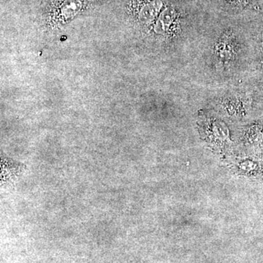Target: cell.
Instances as JSON below:
<instances>
[{"instance_id": "cell-1", "label": "cell", "mask_w": 263, "mask_h": 263, "mask_svg": "<svg viewBox=\"0 0 263 263\" xmlns=\"http://www.w3.org/2000/svg\"><path fill=\"white\" fill-rule=\"evenodd\" d=\"M161 7H162V3L158 0L145 3L141 7L139 13H138L140 20L143 22H146V23L152 22L158 14Z\"/></svg>"}, {"instance_id": "cell-2", "label": "cell", "mask_w": 263, "mask_h": 263, "mask_svg": "<svg viewBox=\"0 0 263 263\" xmlns=\"http://www.w3.org/2000/svg\"><path fill=\"white\" fill-rule=\"evenodd\" d=\"M177 13L172 8H167L161 13L160 18L157 21L155 29L157 32L164 33L168 31L171 26L176 21Z\"/></svg>"}, {"instance_id": "cell-3", "label": "cell", "mask_w": 263, "mask_h": 263, "mask_svg": "<svg viewBox=\"0 0 263 263\" xmlns=\"http://www.w3.org/2000/svg\"><path fill=\"white\" fill-rule=\"evenodd\" d=\"M230 41V40H228V38H224L221 40V42L219 43L217 48H216L218 54L224 60H230L234 55V46H233V43Z\"/></svg>"}, {"instance_id": "cell-4", "label": "cell", "mask_w": 263, "mask_h": 263, "mask_svg": "<svg viewBox=\"0 0 263 263\" xmlns=\"http://www.w3.org/2000/svg\"><path fill=\"white\" fill-rule=\"evenodd\" d=\"M228 1L230 2V3H241L243 0H228Z\"/></svg>"}]
</instances>
